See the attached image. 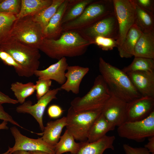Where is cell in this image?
I'll use <instances>...</instances> for the list:
<instances>
[{
  "mask_svg": "<svg viewBox=\"0 0 154 154\" xmlns=\"http://www.w3.org/2000/svg\"><path fill=\"white\" fill-rule=\"evenodd\" d=\"M92 44L93 40L84 37L78 31L71 30L62 32L55 39L44 38L39 49L49 57L58 60L82 55Z\"/></svg>",
  "mask_w": 154,
  "mask_h": 154,
  "instance_id": "cell-1",
  "label": "cell"
},
{
  "mask_svg": "<svg viewBox=\"0 0 154 154\" xmlns=\"http://www.w3.org/2000/svg\"><path fill=\"white\" fill-rule=\"evenodd\" d=\"M99 70L112 93L127 103L141 96L133 84L127 74L99 58Z\"/></svg>",
  "mask_w": 154,
  "mask_h": 154,
  "instance_id": "cell-2",
  "label": "cell"
},
{
  "mask_svg": "<svg viewBox=\"0 0 154 154\" xmlns=\"http://www.w3.org/2000/svg\"><path fill=\"white\" fill-rule=\"evenodd\" d=\"M0 49L10 54L27 73L28 78L38 70L40 54L39 50L9 38L0 45Z\"/></svg>",
  "mask_w": 154,
  "mask_h": 154,
  "instance_id": "cell-3",
  "label": "cell"
},
{
  "mask_svg": "<svg viewBox=\"0 0 154 154\" xmlns=\"http://www.w3.org/2000/svg\"><path fill=\"white\" fill-rule=\"evenodd\" d=\"M112 92L101 75L95 78L93 85L84 96L74 98L71 106L76 112L102 110L111 97Z\"/></svg>",
  "mask_w": 154,
  "mask_h": 154,
  "instance_id": "cell-4",
  "label": "cell"
},
{
  "mask_svg": "<svg viewBox=\"0 0 154 154\" xmlns=\"http://www.w3.org/2000/svg\"><path fill=\"white\" fill-rule=\"evenodd\" d=\"M114 13L113 0H94L86 7L78 17L63 24L62 32L84 29L106 16Z\"/></svg>",
  "mask_w": 154,
  "mask_h": 154,
  "instance_id": "cell-5",
  "label": "cell"
},
{
  "mask_svg": "<svg viewBox=\"0 0 154 154\" xmlns=\"http://www.w3.org/2000/svg\"><path fill=\"white\" fill-rule=\"evenodd\" d=\"M9 38L39 49L44 39L43 30L32 16H27L16 19Z\"/></svg>",
  "mask_w": 154,
  "mask_h": 154,
  "instance_id": "cell-6",
  "label": "cell"
},
{
  "mask_svg": "<svg viewBox=\"0 0 154 154\" xmlns=\"http://www.w3.org/2000/svg\"><path fill=\"white\" fill-rule=\"evenodd\" d=\"M102 111L100 110L76 112L70 106L66 116V129L75 140L80 142L87 141L89 130Z\"/></svg>",
  "mask_w": 154,
  "mask_h": 154,
  "instance_id": "cell-7",
  "label": "cell"
},
{
  "mask_svg": "<svg viewBox=\"0 0 154 154\" xmlns=\"http://www.w3.org/2000/svg\"><path fill=\"white\" fill-rule=\"evenodd\" d=\"M117 132L121 137L139 142L154 136V111L143 120L126 121L118 127Z\"/></svg>",
  "mask_w": 154,
  "mask_h": 154,
  "instance_id": "cell-8",
  "label": "cell"
},
{
  "mask_svg": "<svg viewBox=\"0 0 154 154\" xmlns=\"http://www.w3.org/2000/svg\"><path fill=\"white\" fill-rule=\"evenodd\" d=\"M113 0L118 27L117 48L121 45L129 31L135 24V11L132 0Z\"/></svg>",
  "mask_w": 154,
  "mask_h": 154,
  "instance_id": "cell-9",
  "label": "cell"
},
{
  "mask_svg": "<svg viewBox=\"0 0 154 154\" xmlns=\"http://www.w3.org/2000/svg\"><path fill=\"white\" fill-rule=\"evenodd\" d=\"M77 31L84 37L93 40L98 36L117 40L118 27L115 13L108 14L88 27Z\"/></svg>",
  "mask_w": 154,
  "mask_h": 154,
  "instance_id": "cell-10",
  "label": "cell"
},
{
  "mask_svg": "<svg viewBox=\"0 0 154 154\" xmlns=\"http://www.w3.org/2000/svg\"><path fill=\"white\" fill-rule=\"evenodd\" d=\"M60 90V88L50 90L35 104L33 105L30 100L25 101L16 108V111L18 113H27L32 116L38 123L40 130L43 132L44 128L43 117L46 108L52 100L57 98L56 95Z\"/></svg>",
  "mask_w": 154,
  "mask_h": 154,
  "instance_id": "cell-11",
  "label": "cell"
},
{
  "mask_svg": "<svg viewBox=\"0 0 154 154\" xmlns=\"http://www.w3.org/2000/svg\"><path fill=\"white\" fill-rule=\"evenodd\" d=\"M11 132L15 139V143L12 147H9V154L16 151H40L51 154H55L54 146L48 144L41 137L34 139L27 137L22 134L15 126L10 128Z\"/></svg>",
  "mask_w": 154,
  "mask_h": 154,
  "instance_id": "cell-12",
  "label": "cell"
},
{
  "mask_svg": "<svg viewBox=\"0 0 154 154\" xmlns=\"http://www.w3.org/2000/svg\"><path fill=\"white\" fill-rule=\"evenodd\" d=\"M127 103L112 93L102 113L108 121L118 127L127 121Z\"/></svg>",
  "mask_w": 154,
  "mask_h": 154,
  "instance_id": "cell-13",
  "label": "cell"
},
{
  "mask_svg": "<svg viewBox=\"0 0 154 154\" xmlns=\"http://www.w3.org/2000/svg\"><path fill=\"white\" fill-rule=\"evenodd\" d=\"M154 111V98L141 96L127 103V121H140Z\"/></svg>",
  "mask_w": 154,
  "mask_h": 154,
  "instance_id": "cell-14",
  "label": "cell"
},
{
  "mask_svg": "<svg viewBox=\"0 0 154 154\" xmlns=\"http://www.w3.org/2000/svg\"><path fill=\"white\" fill-rule=\"evenodd\" d=\"M127 74L141 96L154 98V72L138 71Z\"/></svg>",
  "mask_w": 154,
  "mask_h": 154,
  "instance_id": "cell-15",
  "label": "cell"
},
{
  "mask_svg": "<svg viewBox=\"0 0 154 154\" xmlns=\"http://www.w3.org/2000/svg\"><path fill=\"white\" fill-rule=\"evenodd\" d=\"M68 66L66 58L63 57L45 69L37 70L34 75L38 79L53 80L62 85L66 81L65 74Z\"/></svg>",
  "mask_w": 154,
  "mask_h": 154,
  "instance_id": "cell-16",
  "label": "cell"
},
{
  "mask_svg": "<svg viewBox=\"0 0 154 154\" xmlns=\"http://www.w3.org/2000/svg\"><path fill=\"white\" fill-rule=\"evenodd\" d=\"M66 70L65 74L66 81L60 88L61 90L67 92H71L74 94H78L80 83L88 73L89 68L78 65L68 66Z\"/></svg>",
  "mask_w": 154,
  "mask_h": 154,
  "instance_id": "cell-17",
  "label": "cell"
},
{
  "mask_svg": "<svg viewBox=\"0 0 154 154\" xmlns=\"http://www.w3.org/2000/svg\"><path fill=\"white\" fill-rule=\"evenodd\" d=\"M70 0H64L55 13L50 19L43 30L44 38L55 39L58 38L62 32V20L68 9Z\"/></svg>",
  "mask_w": 154,
  "mask_h": 154,
  "instance_id": "cell-18",
  "label": "cell"
},
{
  "mask_svg": "<svg viewBox=\"0 0 154 154\" xmlns=\"http://www.w3.org/2000/svg\"><path fill=\"white\" fill-rule=\"evenodd\" d=\"M115 139L114 135H106L95 142H81L80 148L76 154H103L107 149L114 150L113 143Z\"/></svg>",
  "mask_w": 154,
  "mask_h": 154,
  "instance_id": "cell-19",
  "label": "cell"
},
{
  "mask_svg": "<svg viewBox=\"0 0 154 154\" xmlns=\"http://www.w3.org/2000/svg\"><path fill=\"white\" fill-rule=\"evenodd\" d=\"M66 124V118L65 116L48 122L44 127L41 138L48 144L54 146L59 141L62 129Z\"/></svg>",
  "mask_w": 154,
  "mask_h": 154,
  "instance_id": "cell-20",
  "label": "cell"
},
{
  "mask_svg": "<svg viewBox=\"0 0 154 154\" xmlns=\"http://www.w3.org/2000/svg\"><path fill=\"white\" fill-rule=\"evenodd\" d=\"M133 56L154 59V33H142L135 46Z\"/></svg>",
  "mask_w": 154,
  "mask_h": 154,
  "instance_id": "cell-21",
  "label": "cell"
},
{
  "mask_svg": "<svg viewBox=\"0 0 154 154\" xmlns=\"http://www.w3.org/2000/svg\"><path fill=\"white\" fill-rule=\"evenodd\" d=\"M142 33L135 24L130 28L123 43L117 48L121 57L127 58L133 56L135 46Z\"/></svg>",
  "mask_w": 154,
  "mask_h": 154,
  "instance_id": "cell-22",
  "label": "cell"
},
{
  "mask_svg": "<svg viewBox=\"0 0 154 154\" xmlns=\"http://www.w3.org/2000/svg\"><path fill=\"white\" fill-rule=\"evenodd\" d=\"M115 127L101 113L92 125L87 141L89 143L97 141L106 135L108 131L114 130Z\"/></svg>",
  "mask_w": 154,
  "mask_h": 154,
  "instance_id": "cell-23",
  "label": "cell"
},
{
  "mask_svg": "<svg viewBox=\"0 0 154 154\" xmlns=\"http://www.w3.org/2000/svg\"><path fill=\"white\" fill-rule=\"evenodd\" d=\"M52 0H21L20 10L17 19L33 16L50 6Z\"/></svg>",
  "mask_w": 154,
  "mask_h": 154,
  "instance_id": "cell-24",
  "label": "cell"
},
{
  "mask_svg": "<svg viewBox=\"0 0 154 154\" xmlns=\"http://www.w3.org/2000/svg\"><path fill=\"white\" fill-rule=\"evenodd\" d=\"M133 2L135 11V24L142 33H154V14L142 9Z\"/></svg>",
  "mask_w": 154,
  "mask_h": 154,
  "instance_id": "cell-25",
  "label": "cell"
},
{
  "mask_svg": "<svg viewBox=\"0 0 154 154\" xmlns=\"http://www.w3.org/2000/svg\"><path fill=\"white\" fill-rule=\"evenodd\" d=\"M75 140L73 136L66 129L60 136L59 141L54 146L55 154H62L69 152L71 154H76L81 143H77Z\"/></svg>",
  "mask_w": 154,
  "mask_h": 154,
  "instance_id": "cell-26",
  "label": "cell"
},
{
  "mask_svg": "<svg viewBox=\"0 0 154 154\" xmlns=\"http://www.w3.org/2000/svg\"><path fill=\"white\" fill-rule=\"evenodd\" d=\"M94 0H70L69 6L62 19V25L80 16L86 7Z\"/></svg>",
  "mask_w": 154,
  "mask_h": 154,
  "instance_id": "cell-27",
  "label": "cell"
},
{
  "mask_svg": "<svg viewBox=\"0 0 154 154\" xmlns=\"http://www.w3.org/2000/svg\"><path fill=\"white\" fill-rule=\"evenodd\" d=\"M10 88L18 102L22 104L25 101L26 98L34 94L35 86L31 82L25 84L16 82L11 84Z\"/></svg>",
  "mask_w": 154,
  "mask_h": 154,
  "instance_id": "cell-28",
  "label": "cell"
},
{
  "mask_svg": "<svg viewBox=\"0 0 154 154\" xmlns=\"http://www.w3.org/2000/svg\"><path fill=\"white\" fill-rule=\"evenodd\" d=\"M64 1L52 0L50 6L32 16L34 20L39 24L43 30Z\"/></svg>",
  "mask_w": 154,
  "mask_h": 154,
  "instance_id": "cell-29",
  "label": "cell"
},
{
  "mask_svg": "<svg viewBox=\"0 0 154 154\" xmlns=\"http://www.w3.org/2000/svg\"><path fill=\"white\" fill-rule=\"evenodd\" d=\"M122 70L127 74L138 71L154 72V60L134 57L131 63Z\"/></svg>",
  "mask_w": 154,
  "mask_h": 154,
  "instance_id": "cell-30",
  "label": "cell"
},
{
  "mask_svg": "<svg viewBox=\"0 0 154 154\" xmlns=\"http://www.w3.org/2000/svg\"><path fill=\"white\" fill-rule=\"evenodd\" d=\"M16 19V15H14L0 12V45L9 38L10 31Z\"/></svg>",
  "mask_w": 154,
  "mask_h": 154,
  "instance_id": "cell-31",
  "label": "cell"
},
{
  "mask_svg": "<svg viewBox=\"0 0 154 154\" xmlns=\"http://www.w3.org/2000/svg\"><path fill=\"white\" fill-rule=\"evenodd\" d=\"M0 59L5 64L13 67L19 76L28 78L27 73L22 67L19 64L10 54L0 49Z\"/></svg>",
  "mask_w": 154,
  "mask_h": 154,
  "instance_id": "cell-32",
  "label": "cell"
},
{
  "mask_svg": "<svg viewBox=\"0 0 154 154\" xmlns=\"http://www.w3.org/2000/svg\"><path fill=\"white\" fill-rule=\"evenodd\" d=\"M21 0H3L0 3V12L17 15L20 10Z\"/></svg>",
  "mask_w": 154,
  "mask_h": 154,
  "instance_id": "cell-33",
  "label": "cell"
},
{
  "mask_svg": "<svg viewBox=\"0 0 154 154\" xmlns=\"http://www.w3.org/2000/svg\"><path fill=\"white\" fill-rule=\"evenodd\" d=\"M93 41L94 44L104 51L111 50L118 46L116 40L110 38L98 36L96 37Z\"/></svg>",
  "mask_w": 154,
  "mask_h": 154,
  "instance_id": "cell-34",
  "label": "cell"
},
{
  "mask_svg": "<svg viewBox=\"0 0 154 154\" xmlns=\"http://www.w3.org/2000/svg\"><path fill=\"white\" fill-rule=\"evenodd\" d=\"M51 80L38 79L35 86L36 97L38 100L46 94L50 90L52 85Z\"/></svg>",
  "mask_w": 154,
  "mask_h": 154,
  "instance_id": "cell-35",
  "label": "cell"
},
{
  "mask_svg": "<svg viewBox=\"0 0 154 154\" xmlns=\"http://www.w3.org/2000/svg\"><path fill=\"white\" fill-rule=\"evenodd\" d=\"M123 147L125 154H152L145 147H134L126 144Z\"/></svg>",
  "mask_w": 154,
  "mask_h": 154,
  "instance_id": "cell-36",
  "label": "cell"
},
{
  "mask_svg": "<svg viewBox=\"0 0 154 154\" xmlns=\"http://www.w3.org/2000/svg\"><path fill=\"white\" fill-rule=\"evenodd\" d=\"M139 7L151 13L154 12V0H132Z\"/></svg>",
  "mask_w": 154,
  "mask_h": 154,
  "instance_id": "cell-37",
  "label": "cell"
},
{
  "mask_svg": "<svg viewBox=\"0 0 154 154\" xmlns=\"http://www.w3.org/2000/svg\"><path fill=\"white\" fill-rule=\"evenodd\" d=\"M64 110L59 106L52 104L48 108L47 113L50 117L56 118L59 117L62 114Z\"/></svg>",
  "mask_w": 154,
  "mask_h": 154,
  "instance_id": "cell-38",
  "label": "cell"
},
{
  "mask_svg": "<svg viewBox=\"0 0 154 154\" xmlns=\"http://www.w3.org/2000/svg\"><path fill=\"white\" fill-rule=\"evenodd\" d=\"M0 119L3 120V121H5L7 122H9L14 125L17 126L22 128H24L17 122L15 121L11 115L5 111L2 104H0Z\"/></svg>",
  "mask_w": 154,
  "mask_h": 154,
  "instance_id": "cell-39",
  "label": "cell"
},
{
  "mask_svg": "<svg viewBox=\"0 0 154 154\" xmlns=\"http://www.w3.org/2000/svg\"><path fill=\"white\" fill-rule=\"evenodd\" d=\"M19 102L17 100L10 98L0 91V104L9 103L15 104Z\"/></svg>",
  "mask_w": 154,
  "mask_h": 154,
  "instance_id": "cell-40",
  "label": "cell"
},
{
  "mask_svg": "<svg viewBox=\"0 0 154 154\" xmlns=\"http://www.w3.org/2000/svg\"><path fill=\"white\" fill-rule=\"evenodd\" d=\"M144 147L147 148L151 154H154V136L148 139V141L145 145Z\"/></svg>",
  "mask_w": 154,
  "mask_h": 154,
  "instance_id": "cell-41",
  "label": "cell"
},
{
  "mask_svg": "<svg viewBox=\"0 0 154 154\" xmlns=\"http://www.w3.org/2000/svg\"><path fill=\"white\" fill-rule=\"evenodd\" d=\"M29 154H51L49 153L40 151H28Z\"/></svg>",
  "mask_w": 154,
  "mask_h": 154,
  "instance_id": "cell-42",
  "label": "cell"
},
{
  "mask_svg": "<svg viewBox=\"0 0 154 154\" xmlns=\"http://www.w3.org/2000/svg\"><path fill=\"white\" fill-rule=\"evenodd\" d=\"M7 122L3 121L2 123L0 124V130L8 129V127L7 126Z\"/></svg>",
  "mask_w": 154,
  "mask_h": 154,
  "instance_id": "cell-43",
  "label": "cell"
},
{
  "mask_svg": "<svg viewBox=\"0 0 154 154\" xmlns=\"http://www.w3.org/2000/svg\"><path fill=\"white\" fill-rule=\"evenodd\" d=\"M12 154H29L28 152L24 151H17L13 152Z\"/></svg>",
  "mask_w": 154,
  "mask_h": 154,
  "instance_id": "cell-44",
  "label": "cell"
},
{
  "mask_svg": "<svg viewBox=\"0 0 154 154\" xmlns=\"http://www.w3.org/2000/svg\"><path fill=\"white\" fill-rule=\"evenodd\" d=\"M10 153V151L8 149V150L5 152L4 153H3L0 154H9Z\"/></svg>",
  "mask_w": 154,
  "mask_h": 154,
  "instance_id": "cell-45",
  "label": "cell"
},
{
  "mask_svg": "<svg viewBox=\"0 0 154 154\" xmlns=\"http://www.w3.org/2000/svg\"><path fill=\"white\" fill-rule=\"evenodd\" d=\"M3 0H0V3H1L2 1Z\"/></svg>",
  "mask_w": 154,
  "mask_h": 154,
  "instance_id": "cell-46",
  "label": "cell"
}]
</instances>
